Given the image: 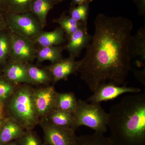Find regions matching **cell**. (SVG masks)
Here are the masks:
<instances>
[{
	"mask_svg": "<svg viewBox=\"0 0 145 145\" xmlns=\"http://www.w3.org/2000/svg\"><path fill=\"white\" fill-rule=\"evenodd\" d=\"M94 26L78 72L93 93L103 83L124 84L131 69L130 43L133 24L125 17L100 13Z\"/></svg>",
	"mask_w": 145,
	"mask_h": 145,
	"instance_id": "1",
	"label": "cell"
},
{
	"mask_svg": "<svg viewBox=\"0 0 145 145\" xmlns=\"http://www.w3.org/2000/svg\"><path fill=\"white\" fill-rule=\"evenodd\" d=\"M108 127L116 145H145V93H132L110 108Z\"/></svg>",
	"mask_w": 145,
	"mask_h": 145,
	"instance_id": "2",
	"label": "cell"
},
{
	"mask_svg": "<svg viewBox=\"0 0 145 145\" xmlns=\"http://www.w3.org/2000/svg\"><path fill=\"white\" fill-rule=\"evenodd\" d=\"M34 89L27 84L18 86L5 103L8 117L25 130H33L40 121L34 105Z\"/></svg>",
	"mask_w": 145,
	"mask_h": 145,
	"instance_id": "3",
	"label": "cell"
},
{
	"mask_svg": "<svg viewBox=\"0 0 145 145\" xmlns=\"http://www.w3.org/2000/svg\"><path fill=\"white\" fill-rule=\"evenodd\" d=\"M108 113L100 103H91L78 100L77 108L73 113L72 128L75 131L80 127L85 126L95 132L106 133L107 131Z\"/></svg>",
	"mask_w": 145,
	"mask_h": 145,
	"instance_id": "4",
	"label": "cell"
},
{
	"mask_svg": "<svg viewBox=\"0 0 145 145\" xmlns=\"http://www.w3.org/2000/svg\"><path fill=\"white\" fill-rule=\"evenodd\" d=\"M7 28L10 32L34 42L43 27L30 11L25 13H3Z\"/></svg>",
	"mask_w": 145,
	"mask_h": 145,
	"instance_id": "5",
	"label": "cell"
},
{
	"mask_svg": "<svg viewBox=\"0 0 145 145\" xmlns=\"http://www.w3.org/2000/svg\"><path fill=\"white\" fill-rule=\"evenodd\" d=\"M10 32L9 59L24 64L28 63L36 58L37 50L34 42L22 36Z\"/></svg>",
	"mask_w": 145,
	"mask_h": 145,
	"instance_id": "6",
	"label": "cell"
},
{
	"mask_svg": "<svg viewBox=\"0 0 145 145\" xmlns=\"http://www.w3.org/2000/svg\"><path fill=\"white\" fill-rule=\"evenodd\" d=\"M39 124L44 135V143L49 145H75V132L71 128L56 126L45 119L40 120Z\"/></svg>",
	"mask_w": 145,
	"mask_h": 145,
	"instance_id": "7",
	"label": "cell"
},
{
	"mask_svg": "<svg viewBox=\"0 0 145 145\" xmlns=\"http://www.w3.org/2000/svg\"><path fill=\"white\" fill-rule=\"evenodd\" d=\"M57 93L53 86L34 89V105L40 121L56 110Z\"/></svg>",
	"mask_w": 145,
	"mask_h": 145,
	"instance_id": "8",
	"label": "cell"
},
{
	"mask_svg": "<svg viewBox=\"0 0 145 145\" xmlns=\"http://www.w3.org/2000/svg\"><path fill=\"white\" fill-rule=\"evenodd\" d=\"M141 92L137 88L117 86L110 83H103L99 86L93 94L88 99L87 102L101 103L102 102L112 100L125 93H135Z\"/></svg>",
	"mask_w": 145,
	"mask_h": 145,
	"instance_id": "9",
	"label": "cell"
},
{
	"mask_svg": "<svg viewBox=\"0 0 145 145\" xmlns=\"http://www.w3.org/2000/svg\"><path fill=\"white\" fill-rule=\"evenodd\" d=\"M92 35L88 32L87 24H83L80 28L67 38L68 42L63 46L70 57L76 58L80 55L82 50L87 47L92 39Z\"/></svg>",
	"mask_w": 145,
	"mask_h": 145,
	"instance_id": "10",
	"label": "cell"
},
{
	"mask_svg": "<svg viewBox=\"0 0 145 145\" xmlns=\"http://www.w3.org/2000/svg\"><path fill=\"white\" fill-rule=\"evenodd\" d=\"M75 59L69 56L44 67L52 76L53 83L66 80L69 75L78 72L80 61H76Z\"/></svg>",
	"mask_w": 145,
	"mask_h": 145,
	"instance_id": "11",
	"label": "cell"
},
{
	"mask_svg": "<svg viewBox=\"0 0 145 145\" xmlns=\"http://www.w3.org/2000/svg\"><path fill=\"white\" fill-rule=\"evenodd\" d=\"M1 71L6 79L16 85L22 84L32 85L25 64L9 59Z\"/></svg>",
	"mask_w": 145,
	"mask_h": 145,
	"instance_id": "12",
	"label": "cell"
},
{
	"mask_svg": "<svg viewBox=\"0 0 145 145\" xmlns=\"http://www.w3.org/2000/svg\"><path fill=\"white\" fill-rule=\"evenodd\" d=\"M25 131L15 120L7 117L6 121L0 130V145L19 140Z\"/></svg>",
	"mask_w": 145,
	"mask_h": 145,
	"instance_id": "13",
	"label": "cell"
},
{
	"mask_svg": "<svg viewBox=\"0 0 145 145\" xmlns=\"http://www.w3.org/2000/svg\"><path fill=\"white\" fill-rule=\"evenodd\" d=\"M65 34L61 27H59L50 31H42L34 40L36 45L40 48L61 45L65 42Z\"/></svg>",
	"mask_w": 145,
	"mask_h": 145,
	"instance_id": "14",
	"label": "cell"
},
{
	"mask_svg": "<svg viewBox=\"0 0 145 145\" xmlns=\"http://www.w3.org/2000/svg\"><path fill=\"white\" fill-rule=\"evenodd\" d=\"M39 48L37 50L36 58L39 63L48 61L52 64H54L63 59V51L64 47L62 46H53Z\"/></svg>",
	"mask_w": 145,
	"mask_h": 145,
	"instance_id": "15",
	"label": "cell"
},
{
	"mask_svg": "<svg viewBox=\"0 0 145 145\" xmlns=\"http://www.w3.org/2000/svg\"><path fill=\"white\" fill-rule=\"evenodd\" d=\"M130 50L132 59L138 57L140 60L145 61V29L140 27L134 36H132L130 43Z\"/></svg>",
	"mask_w": 145,
	"mask_h": 145,
	"instance_id": "16",
	"label": "cell"
},
{
	"mask_svg": "<svg viewBox=\"0 0 145 145\" xmlns=\"http://www.w3.org/2000/svg\"><path fill=\"white\" fill-rule=\"evenodd\" d=\"M54 5L52 0H34L30 12L38 19L44 28L46 25L47 17Z\"/></svg>",
	"mask_w": 145,
	"mask_h": 145,
	"instance_id": "17",
	"label": "cell"
},
{
	"mask_svg": "<svg viewBox=\"0 0 145 145\" xmlns=\"http://www.w3.org/2000/svg\"><path fill=\"white\" fill-rule=\"evenodd\" d=\"M25 65L32 85L48 84L52 82V76L45 68H40L30 63Z\"/></svg>",
	"mask_w": 145,
	"mask_h": 145,
	"instance_id": "18",
	"label": "cell"
},
{
	"mask_svg": "<svg viewBox=\"0 0 145 145\" xmlns=\"http://www.w3.org/2000/svg\"><path fill=\"white\" fill-rule=\"evenodd\" d=\"M44 119L56 126L71 128L73 124V113L55 110Z\"/></svg>",
	"mask_w": 145,
	"mask_h": 145,
	"instance_id": "19",
	"label": "cell"
},
{
	"mask_svg": "<svg viewBox=\"0 0 145 145\" xmlns=\"http://www.w3.org/2000/svg\"><path fill=\"white\" fill-rule=\"evenodd\" d=\"M78 102L77 97L73 92L58 93L56 110L73 113L77 108Z\"/></svg>",
	"mask_w": 145,
	"mask_h": 145,
	"instance_id": "20",
	"label": "cell"
},
{
	"mask_svg": "<svg viewBox=\"0 0 145 145\" xmlns=\"http://www.w3.org/2000/svg\"><path fill=\"white\" fill-rule=\"evenodd\" d=\"M75 145H116L104 134L95 132L90 135L77 136Z\"/></svg>",
	"mask_w": 145,
	"mask_h": 145,
	"instance_id": "21",
	"label": "cell"
},
{
	"mask_svg": "<svg viewBox=\"0 0 145 145\" xmlns=\"http://www.w3.org/2000/svg\"><path fill=\"white\" fill-rule=\"evenodd\" d=\"M54 22L59 25L67 38L77 31L83 24H86L77 22L65 13H63L60 18L55 19Z\"/></svg>",
	"mask_w": 145,
	"mask_h": 145,
	"instance_id": "22",
	"label": "cell"
},
{
	"mask_svg": "<svg viewBox=\"0 0 145 145\" xmlns=\"http://www.w3.org/2000/svg\"><path fill=\"white\" fill-rule=\"evenodd\" d=\"M10 32L8 29L0 31V68L1 69L9 59Z\"/></svg>",
	"mask_w": 145,
	"mask_h": 145,
	"instance_id": "23",
	"label": "cell"
},
{
	"mask_svg": "<svg viewBox=\"0 0 145 145\" xmlns=\"http://www.w3.org/2000/svg\"><path fill=\"white\" fill-rule=\"evenodd\" d=\"M34 0H6L5 13H22L29 12Z\"/></svg>",
	"mask_w": 145,
	"mask_h": 145,
	"instance_id": "24",
	"label": "cell"
},
{
	"mask_svg": "<svg viewBox=\"0 0 145 145\" xmlns=\"http://www.w3.org/2000/svg\"><path fill=\"white\" fill-rule=\"evenodd\" d=\"M18 86L8 81L0 72V102L5 104Z\"/></svg>",
	"mask_w": 145,
	"mask_h": 145,
	"instance_id": "25",
	"label": "cell"
},
{
	"mask_svg": "<svg viewBox=\"0 0 145 145\" xmlns=\"http://www.w3.org/2000/svg\"><path fill=\"white\" fill-rule=\"evenodd\" d=\"M89 3H85L76 6L71 7L69 13L72 19L78 22L87 24Z\"/></svg>",
	"mask_w": 145,
	"mask_h": 145,
	"instance_id": "26",
	"label": "cell"
},
{
	"mask_svg": "<svg viewBox=\"0 0 145 145\" xmlns=\"http://www.w3.org/2000/svg\"><path fill=\"white\" fill-rule=\"evenodd\" d=\"M19 145H42L40 138L33 130H25L23 136L19 139Z\"/></svg>",
	"mask_w": 145,
	"mask_h": 145,
	"instance_id": "27",
	"label": "cell"
},
{
	"mask_svg": "<svg viewBox=\"0 0 145 145\" xmlns=\"http://www.w3.org/2000/svg\"><path fill=\"white\" fill-rule=\"evenodd\" d=\"M138 8L140 16H144L145 13V0H133Z\"/></svg>",
	"mask_w": 145,
	"mask_h": 145,
	"instance_id": "28",
	"label": "cell"
},
{
	"mask_svg": "<svg viewBox=\"0 0 145 145\" xmlns=\"http://www.w3.org/2000/svg\"><path fill=\"white\" fill-rule=\"evenodd\" d=\"M95 0H71V7L76 6L85 3H90Z\"/></svg>",
	"mask_w": 145,
	"mask_h": 145,
	"instance_id": "29",
	"label": "cell"
},
{
	"mask_svg": "<svg viewBox=\"0 0 145 145\" xmlns=\"http://www.w3.org/2000/svg\"><path fill=\"white\" fill-rule=\"evenodd\" d=\"M7 29L3 13L0 12V31Z\"/></svg>",
	"mask_w": 145,
	"mask_h": 145,
	"instance_id": "30",
	"label": "cell"
},
{
	"mask_svg": "<svg viewBox=\"0 0 145 145\" xmlns=\"http://www.w3.org/2000/svg\"><path fill=\"white\" fill-rule=\"evenodd\" d=\"M6 114L5 104L0 102V119H3L7 117Z\"/></svg>",
	"mask_w": 145,
	"mask_h": 145,
	"instance_id": "31",
	"label": "cell"
},
{
	"mask_svg": "<svg viewBox=\"0 0 145 145\" xmlns=\"http://www.w3.org/2000/svg\"><path fill=\"white\" fill-rule=\"evenodd\" d=\"M6 0H0V12L3 13L6 11Z\"/></svg>",
	"mask_w": 145,
	"mask_h": 145,
	"instance_id": "32",
	"label": "cell"
},
{
	"mask_svg": "<svg viewBox=\"0 0 145 145\" xmlns=\"http://www.w3.org/2000/svg\"><path fill=\"white\" fill-rule=\"evenodd\" d=\"M3 145H19V140H15Z\"/></svg>",
	"mask_w": 145,
	"mask_h": 145,
	"instance_id": "33",
	"label": "cell"
},
{
	"mask_svg": "<svg viewBox=\"0 0 145 145\" xmlns=\"http://www.w3.org/2000/svg\"><path fill=\"white\" fill-rule=\"evenodd\" d=\"M7 117L3 119H0V129L1 128L4 124L5 123L7 119Z\"/></svg>",
	"mask_w": 145,
	"mask_h": 145,
	"instance_id": "34",
	"label": "cell"
},
{
	"mask_svg": "<svg viewBox=\"0 0 145 145\" xmlns=\"http://www.w3.org/2000/svg\"><path fill=\"white\" fill-rule=\"evenodd\" d=\"M52 1L53 2V3L54 4V5L57 4L59 3L62 2L64 0H52Z\"/></svg>",
	"mask_w": 145,
	"mask_h": 145,
	"instance_id": "35",
	"label": "cell"
},
{
	"mask_svg": "<svg viewBox=\"0 0 145 145\" xmlns=\"http://www.w3.org/2000/svg\"><path fill=\"white\" fill-rule=\"evenodd\" d=\"M42 145H49L47 144H45V143H42Z\"/></svg>",
	"mask_w": 145,
	"mask_h": 145,
	"instance_id": "36",
	"label": "cell"
},
{
	"mask_svg": "<svg viewBox=\"0 0 145 145\" xmlns=\"http://www.w3.org/2000/svg\"><path fill=\"white\" fill-rule=\"evenodd\" d=\"M1 129H0V130H1Z\"/></svg>",
	"mask_w": 145,
	"mask_h": 145,
	"instance_id": "37",
	"label": "cell"
}]
</instances>
